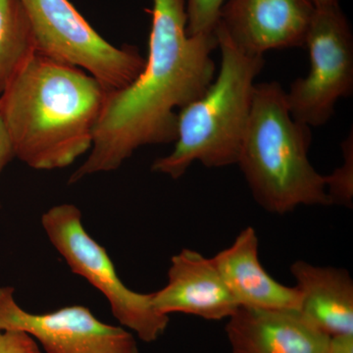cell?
<instances>
[{"label": "cell", "instance_id": "cell-1", "mask_svg": "<svg viewBox=\"0 0 353 353\" xmlns=\"http://www.w3.org/2000/svg\"><path fill=\"white\" fill-rule=\"evenodd\" d=\"M145 66L126 88L109 90L88 159L69 178L117 170L143 145L176 141L178 113L215 79V32L188 36L185 0H153Z\"/></svg>", "mask_w": 353, "mask_h": 353}, {"label": "cell", "instance_id": "cell-2", "mask_svg": "<svg viewBox=\"0 0 353 353\" xmlns=\"http://www.w3.org/2000/svg\"><path fill=\"white\" fill-rule=\"evenodd\" d=\"M108 92L83 69L34 52L0 97L15 157L36 170L74 163L92 148Z\"/></svg>", "mask_w": 353, "mask_h": 353}, {"label": "cell", "instance_id": "cell-3", "mask_svg": "<svg viewBox=\"0 0 353 353\" xmlns=\"http://www.w3.org/2000/svg\"><path fill=\"white\" fill-rule=\"evenodd\" d=\"M310 127L292 117L278 82L255 83L238 164L257 203L284 215L301 205H331L324 176L308 159Z\"/></svg>", "mask_w": 353, "mask_h": 353}, {"label": "cell", "instance_id": "cell-4", "mask_svg": "<svg viewBox=\"0 0 353 353\" xmlns=\"http://www.w3.org/2000/svg\"><path fill=\"white\" fill-rule=\"evenodd\" d=\"M219 73L205 94L178 113V137L170 154L158 158L152 171L176 180L194 162L208 168L238 163L252 111L255 78L263 69L262 55L243 52L217 25Z\"/></svg>", "mask_w": 353, "mask_h": 353}, {"label": "cell", "instance_id": "cell-5", "mask_svg": "<svg viewBox=\"0 0 353 353\" xmlns=\"http://www.w3.org/2000/svg\"><path fill=\"white\" fill-rule=\"evenodd\" d=\"M41 225L70 270L105 296L121 326L145 343L164 334L169 316L157 310L152 294L134 292L122 282L105 248L85 231L80 209L68 203L53 206L41 216Z\"/></svg>", "mask_w": 353, "mask_h": 353}, {"label": "cell", "instance_id": "cell-6", "mask_svg": "<svg viewBox=\"0 0 353 353\" xmlns=\"http://www.w3.org/2000/svg\"><path fill=\"white\" fill-rule=\"evenodd\" d=\"M21 1L36 52L88 72L108 90L128 87L145 68L146 59L138 48L109 43L69 0Z\"/></svg>", "mask_w": 353, "mask_h": 353}, {"label": "cell", "instance_id": "cell-7", "mask_svg": "<svg viewBox=\"0 0 353 353\" xmlns=\"http://www.w3.org/2000/svg\"><path fill=\"white\" fill-rule=\"evenodd\" d=\"M305 46L310 69L285 97L294 119L320 127L333 117L336 102L353 90L352 31L340 6L315 8Z\"/></svg>", "mask_w": 353, "mask_h": 353}, {"label": "cell", "instance_id": "cell-8", "mask_svg": "<svg viewBox=\"0 0 353 353\" xmlns=\"http://www.w3.org/2000/svg\"><path fill=\"white\" fill-rule=\"evenodd\" d=\"M0 330L29 334L46 353H139L131 331L101 321L90 308L28 312L16 303L12 287L0 288Z\"/></svg>", "mask_w": 353, "mask_h": 353}, {"label": "cell", "instance_id": "cell-9", "mask_svg": "<svg viewBox=\"0 0 353 353\" xmlns=\"http://www.w3.org/2000/svg\"><path fill=\"white\" fill-rule=\"evenodd\" d=\"M315 7L310 0H226L218 25L252 55L305 46Z\"/></svg>", "mask_w": 353, "mask_h": 353}, {"label": "cell", "instance_id": "cell-10", "mask_svg": "<svg viewBox=\"0 0 353 353\" xmlns=\"http://www.w3.org/2000/svg\"><path fill=\"white\" fill-rule=\"evenodd\" d=\"M152 303L164 315H194L210 321L229 319L240 305L212 259L183 248L171 259L168 282L152 292Z\"/></svg>", "mask_w": 353, "mask_h": 353}, {"label": "cell", "instance_id": "cell-11", "mask_svg": "<svg viewBox=\"0 0 353 353\" xmlns=\"http://www.w3.org/2000/svg\"><path fill=\"white\" fill-rule=\"evenodd\" d=\"M232 353H327L330 336L299 310L240 307L228 319Z\"/></svg>", "mask_w": 353, "mask_h": 353}, {"label": "cell", "instance_id": "cell-12", "mask_svg": "<svg viewBox=\"0 0 353 353\" xmlns=\"http://www.w3.org/2000/svg\"><path fill=\"white\" fill-rule=\"evenodd\" d=\"M212 260L240 307L299 310L301 294L296 287L281 284L260 263L259 238L252 227L243 229L233 245Z\"/></svg>", "mask_w": 353, "mask_h": 353}, {"label": "cell", "instance_id": "cell-13", "mask_svg": "<svg viewBox=\"0 0 353 353\" xmlns=\"http://www.w3.org/2000/svg\"><path fill=\"white\" fill-rule=\"evenodd\" d=\"M301 294L299 312L328 336L353 334V281L345 269L299 260L290 266Z\"/></svg>", "mask_w": 353, "mask_h": 353}, {"label": "cell", "instance_id": "cell-14", "mask_svg": "<svg viewBox=\"0 0 353 353\" xmlns=\"http://www.w3.org/2000/svg\"><path fill=\"white\" fill-rule=\"evenodd\" d=\"M36 41L21 0H0V94L27 60Z\"/></svg>", "mask_w": 353, "mask_h": 353}, {"label": "cell", "instance_id": "cell-15", "mask_svg": "<svg viewBox=\"0 0 353 353\" xmlns=\"http://www.w3.org/2000/svg\"><path fill=\"white\" fill-rule=\"evenodd\" d=\"M343 163L333 173L324 176L327 194L332 204L352 208L353 199V134L341 143Z\"/></svg>", "mask_w": 353, "mask_h": 353}, {"label": "cell", "instance_id": "cell-16", "mask_svg": "<svg viewBox=\"0 0 353 353\" xmlns=\"http://www.w3.org/2000/svg\"><path fill=\"white\" fill-rule=\"evenodd\" d=\"M226 0H185L188 36L214 32Z\"/></svg>", "mask_w": 353, "mask_h": 353}, {"label": "cell", "instance_id": "cell-17", "mask_svg": "<svg viewBox=\"0 0 353 353\" xmlns=\"http://www.w3.org/2000/svg\"><path fill=\"white\" fill-rule=\"evenodd\" d=\"M0 353H43L36 341L29 334L17 331L0 330Z\"/></svg>", "mask_w": 353, "mask_h": 353}, {"label": "cell", "instance_id": "cell-18", "mask_svg": "<svg viewBox=\"0 0 353 353\" xmlns=\"http://www.w3.org/2000/svg\"><path fill=\"white\" fill-rule=\"evenodd\" d=\"M14 157H15V152H14L12 141L0 113V174ZM0 208H1V204H0Z\"/></svg>", "mask_w": 353, "mask_h": 353}, {"label": "cell", "instance_id": "cell-19", "mask_svg": "<svg viewBox=\"0 0 353 353\" xmlns=\"http://www.w3.org/2000/svg\"><path fill=\"white\" fill-rule=\"evenodd\" d=\"M327 353H353V334L330 336Z\"/></svg>", "mask_w": 353, "mask_h": 353}, {"label": "cell", "instance_id": "cell-20", "mask_svg": "<svg viewBox=\"0 0 353 353\" xmlns=\"http://www.w3.org/2000/svg\"><path fill=\"white\" fill-rule=\"evenodd\" d=\"M315 8L340 6V0H310Z\"/></svg>", "mask_w": 353, "mask_h": 353}]
</instances>
